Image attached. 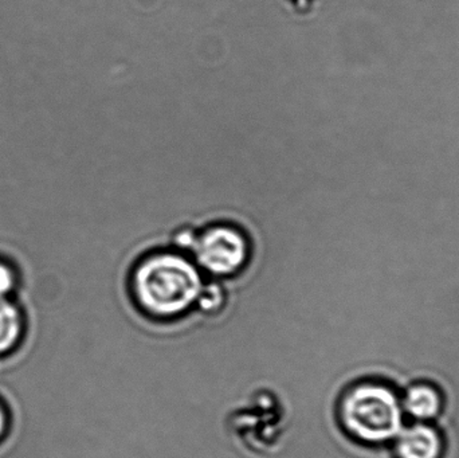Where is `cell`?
<instances>
[{"label":"cell","instance_id":"1","mask_svg":"<svg viewBox=\"0 0 459 458\" xmlns=\"http://www.w3.org/2000/svg\"><path fill=\"white\" fill-rule=\"evenodd\" d=\"M204 288L196 265L177 253L148 255L134 268L131 280L134 303L156 320L185 316L195 308Z\"/></svg>","mask_w":459,"mask_h":458},{"label":"cell","instance_id":"2","mask_svg":"<svg viewBox=\"0 0 459 458\" xmlns=\"http://www.w3.org/2000/svg\"><path fill=\"white\" fill-rule=\"evenodd\" d=\"M337 414L345 433L364 445L394 441L403 429L401 398L380 382L351 386L340 400Z\"/></svg>","mask_w":459,"mask_h":458},{"label":"cell","instance_id":"3","mask_svg":"<svg viewBox=\"0 0 459 458\" xmlns=\"http://www.w3.org/2000/svg\"><path fill=\"white\" fill-rule=\"evenodd\" d=\"M196 263L215 277H230L242 271L247 263L246 237L230 226H215L204 231L194 244Z\"/></svg>","mask_w":459,"mask_h":458},{"label":"cell","instance_id":"4","mask_svg":"<svg viewBox=\"0 0 459 458\" xmlns=\"http://www.w3.org/2000/svg\"><path fill=\"white\" fill-rule=\"evenodd\" d=\"M394 443L398 458H442L444 454L442 436L426 422L403 428Z\"/></svg>","mask_w":459,"mask_h":458},{"label":"cell","instance_id":"5","mask_svg":"<svg viewBox=\"0 0 459 458\" xmlns=\"http://www.w3.org/2000/svg\"><path fill=\"white\" fill-rule=\"evenodd\" d=\"M401 401L403 413L420 422L437 419L444 408L441 393L430 384L412 385Z\"/></svg>","mask_w":459,"mask_h":458},{"label":"cell","instance_id":"6","mask_svg":"<svg viewBox=\"0 0 459 458\" xmlns=\"http://www.w3.org/2000/svg\"><path fill=\"white\" fill-rule=\"evenodd\" d=\"M19 312L13 304L0 298V354L10 350L21 336Z\"/></svg>","mask_w":459,"mask_h":458},{"label":"cell","instance_id":"7","mask_svg":"<svg viewBox=\"0 0 459 458\" xmlns=\"http://www.w3.org/2000/svg\"><path fill=\"white\" fill-rule=\"evenodd\" d=\"M13 287V274L5 264L0 263V298Z\"/></svg>","mask_w":459,"mask_h":458},{"label":"cell","instance_id":"8","mask_svg":"<svg viewBox=\"0 0 459 458\" xmlns=\"http://www.w3.org/2000/svg\"><path fill=\"white\" fill-rule=\"evenodd\" d=\"M3 429H4V416H3L2 410H0V435H2Z\"/></svg>","mask_w":459,"mask_h":458}]
</instances>
